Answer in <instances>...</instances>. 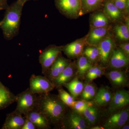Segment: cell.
<instances>
[{"label": "cell", "mask_w": 129, "mask_h": 129, "mask_svg": "<svg viewBox=\"0 0 129 129\" xmlns=\"http://www.w3.org/2000/svg\"><path fill=\"white\" fill-rule=\"evenodd\" d=\"M69 107L57 95L37 94L35 109L45 116L51 125L60 128Z\"/></svg>", "instance_id": "obj_1"}, {"label": "cell", "mask_w": 129, "mask_h": 129, "mask_svg": "<svg viewBox=\"0 0 129 129\" xmlns=\"http://www.w3.org/2000/svg\"><path fill=\"white\" fill-rule=\"evenodd\" d=\"M25 3L22 0H17L6 8L4 18L0 22V28L7 40L13 39L18 35L22 11Z\"/></svg>", "instance_id": "obj_2"}, {"label": "cell", "mask_w": 129, "mask_h": 129, "mask_svg": "<svg viewBox=\"0 0 129 129\" xmlns=\"http://www.w3.org/2000/svg\"><path fill=\"white\" fill-rule=\"evenodd\" d=\"M60 13L68 18L76 19L81 16L80 0H54Z\"/></svg>", "instance_id": "obj_3"}, {"label": "cell", "mask_w": 129, "mask_h": 129, "mask_svg": "<svg viewBox=\"0 0 129 129\" xmlns=\"http://www.w3.org/2000/svg\"><path fill=\"white\" fill-rule=\"evenodd\" d=\"M17 105L15 111L24 115L34 109L37 100V94L32 93L29 88L16 95Z\"/></svg>", "instance_id": "obj_4"}, {"label": "cell", "mask_w": 129, "mask_h": 129, "mask_svg": "<svg viewBox=\"0 0 129 129\" xmlns=\"http://www.w3.org/2000/svg\"><path fill=\"white\" fill-rule=\"evenodd\" d=\"M63 46L51 45L41 52L39 57V61L41 65L42 73L43 74L61 53Z\"/></svg>", "instance_id": "obj_5"}, {"label": "cell", "mask_w": 129, "mask_h": 129, "mask_svg": "<svg viewBox=\"0 0 129 129\" xmlns=\"http://www.w3.org/2000/svg\"><path fill=\"white\" fill-rule=\"evenodd\" d=\"M29 90L37 94L50 93L55 88L50 80L45 76L32 75L29 79Z\"/></svg>", "instance_id": "obj_6"}, {"label": "cell", "mask_w": 129, "mask_h": 129, "mask_svg": "<svg viewBox=\"0 0 129 129\" xmlns=\"http://www.w3.org/2000/svg\"><path fill=\"white\" fill-rule=\"evenodd\" d=\"M88 126L83 115L72 109V111H67L60 128L85 129L87 128Z\"/></svg>", "instance_id": "obj_7"}, {"label": "cell", "mask_w": 129, "mask_h": 129, "mask_svg": "<svg viewBox=\"0 0 129 129\" xmlns=\"http://www.w3.org/2000/svg\"><path fill=\"white\" fill-rule=\"evenodd\" d=\"M113 113L106 120L103 125L104 129H120L128 120L129 108L121 109Z\"/></svg>", "instance_id": "obj_8"}, {"label": "cell", "mask_w": 129, "mask_h": 129, "mask_svg": "<svg viewBox=\"0 0 129 129\" xmlns=\"http://www.w3.org/2000/svg\"><path fill=\"white\" fill-rule=\"evenodd\" d=\"M129 103V91L124 89L118 90L113 95L108 112L112 113L127 106Z\"/></svg>", "instance_id": "obj_9"}, {"label": "cell", "mask_w": 129, "mask_h": 129, "mask_svg": "<svg viewBox=\"0 0 129 129\" xmlns=\"http://www.w3.org/2000/svg\"><path fill=\"white\" fill-rule=\"evenodd\" d=\"M86 38L87 35L63 46L62 51L70 59L77 58L82 55L85 46L87 45Z\"/></svg>", "instance_id": "obj_10"}, {"label": "cell", "mask_w": 129, "mask_h": 129, "mask_svg": "<svg viewBox=\"0 0 129 129\" xmlns=\"http://www.w3.org/2000/svg\"><path fill=\"white\" fill-rule=\"evenodd\" d=\"M129 58L125 55L120 48H113L108 63L109 68L115 70L124 68L128 65Z\"/></svg>", "instance_id": "obj_11"}, {"label": "cell", "mask_w": 129, "mask_h": 129, "mask_svg": "<svg viewBox=\"0 0 129 129\" xmlns=\"http://www.w3.org/2000/svg\"><path fill=\"white\" fill-rule=\"evenodd\" d=\"M76 62L71 61L58 76L51 81L55 88L62 87L64 84L72 80L76 76Z\"/></svg>", "instance_id": "obj_12"}, {"label": "cell", "mask_w": 129, "mask_h": 129, "mask_svg": "<svg viewBox=\"0 0 129 129\" xmlns=\"http://www.w3.org/2000/svg\"><path fill=\"white\" fill-rule=\"evenodd\" d=\"M115 46L114 41L109 35L97 46L99 52V60L103 66L108 64L113 48Z\"/></svg>", "instance_id": "obj_13"}, {"label": "cell", "mask_w": 129, "mask_h": 129, "mask_svg": "<svg viewBox=\"0 0 129 129\" xmlns=\"http://www.w3.org/2000/svg\"><path fill=\"white\" fill-rule=\"evenodd\" d=\"M71 61L69 59L62 56L61 53L57 58L49 69L45 73L44 76L52 81L58 76Z\"/></svg>", "instance_id": "obj_14"}, {"label": "cell", "mask_w": 129, "mask_h": 129, "mask_svg": "<svg viewBox=\"0 0 129 129\" xmlns=\"http://www.w3.org/2000/svg\"><path fill=\"white\" fill-rule=\"evenodd\" d=\"M110 26L99 28H90L87 35L86 45L89 46H97L102 40L109 34Z\"/></svg>", "instance_id": "obj_15"}, {"label": "cell", "mask_w": 129, "mask_h": 129, "mask_svg": "<svg viewBox=\"0 0 129 129\" xmlns=\"http://www.w3.org/2000/svg\"><path fill=\"white\" fill-rule=\"evenodd\" d=\"M103 11L111 22H116L124 18L122 12L114 4L111 0H103Z\"/></svg>", "instance_id": "obj_16"}, {"label": "cell", "mask_w": 129, "mask_h": 129, "mask_svg": "<svg viewBox=\"0 0 129 129\" xmlns=\"http://www.w3.org/2000/svg\"><path fill=\"white\" fill-rule=\"evenodd\" d=\"M114 87L119 88L128 85V81L126 74L120 70H115L104 74Z\"/></svg>", "instance_id": "obj_17"}, {"label": "cell", "mask_w": 129, "mask_h": 129, "mask_svg": "<svg viewBox=\"0 0 129 129\" xmlns=\"http://www.w3.org/2000/svg\"><path fill=\"white\" fill-rule=\"evenodd\" d=\"M25 118L14 111L8 114L2 127L3 129H22Z\"/></svg>", "instance_id": "obj_18"}, {"label": "cell", "mask_w": 129, "mask_h": 129, "mask_svg": "<svg viewBox=\"0 0 129 129\" xmlns=\"http://www.w3.org/2000/svg\"><path fill=\"white\" fill-rule=\"evenodd\" d=\"M27 118L35 125L37 129H48L51 128L50 124L43 114L34 109L24 114Z\"/></svg>", "instance_id": "obj_19"}, {"label": "cell", "mask_w": 129, "mask_h": 129, "mask_svg": "<svg viewBox=\"0 0 129 129\" xmlns=\"http://www.w3.org/2000/svg\"><path fill=\"white\" fill-rule=\"evenodd\" d=\"M90 27H103L109 25L111 22L102 10L92 12L90 17Z\"/></svg>", "instance_id": "obj_20"}, {"label": "cell", "mask_w": 129, "mask_h": 129, "mask_svg": "<svg viewBox=\"0 0 129 129\" xmlns=\"http://www.w3.org/2000/svg\"><path fill=\"white\" fill-rule=\"evenodd\" d=\"M16 97L0 81V110L16 102Z\"/></svg>", "instance_id": "obj_21"}, {"label": "cell", "mask_w": 129, "mask_h": 129, "mask_svg": "<svg viewBox=\"0 0 129 129\" xmlns=\"http://www.w3.org/2000/svg\"><path fill=\"white\" fill-rule=\"evenodd\" d=\"M81 16L101 10L103 0H80Z\"/></svg>", "instance_id": "obj_22"}, {"label": "cell", "mask_w": 129, "mask_h": 129, "mask_svg": "<svg viewBox=\"0 0 129 129\" xmlns=\"http://www.w3.org/2000/svg\"><path fill=\"white\" fill-rule=\"evenodd\" d=\"M77 58L76 76L80 80H84L86 73L94 64L91 62L83 55L79 56Z\"/></svg>", "instance_id": "obj_23"}, {"label": "cell", "mask_w": 129, "mask_h": 129, "mask_svg": "<svg viewBox=\"0 0 129 129\" xmlns=\"http://www.w3.org/2000/svg\"><path fill=\"white\" fill-rule=\"evenodd\" d=\"M113 95L108 87H102L97 91L94 98V102L99 106H107L111 102Z\"/></svg>", "instance_id": "obj_24"}, {"label": "cell", "mask_w": 129, "mask_h": 129, "mask_svg": "<svg viewBox=\"0 0 129 129\" xmlns=\"http://www.w3.org/2000/svg\"><path fill=\"white\" fill-rule=\"evenodd\" d=\"M84 85V84L81 81L80 79L76 76L72 80L64 84L63 86L68 90L71 95L75 100L79 96H80Z\"/></svg>", "instance_id": "obj_25"}, {"label": "cell", "mask_w": 129, "mask_h": 129, "mask_svg": "<svg viewBox=\"0 0 129 129\" xmlns=\"http://www.w3.org/2000/svg\"><path fill=\"white\" fill-rule=\"evenodd\" d=\"M105 67L97 63L93 64L86 74L85 77L86 83H91V81L100 78L105 73Z\"/></svg>", "instance_id": "obj_26"}, {"label": "cell", "mask_w": 129, "mask_h": 129, "mask_svg": "<svg viewBox=\"0 0 129 129\" xmlns=\"http://www.w3.org/2000/svg\"><path fill=\"white\" fill-rule=\"evenodd\" d=\"M99 110L94 105L86 108L81 114L89 126L96 123L99 117Z\"/></svg>", "instance_id": "obj_27"}, {"label": "cell", "mask_w": 129, "mask_h": 129, "mask_svg": "<svg viewBox=\"0 0 129 129\" xmlns=\"http://www.w3.org/2000/svg\"><path fill=\"white\" fill-rule=\"evenodd\" d=\"M115 38L120 41L127 42L129 40V29L124 23H119L113 28Z\"/></svg>", "instance_id": "obj_28"}, {"label": "cell", "mask_w": 129, "mask_h": 129, "mask_svg": "<svg viewBox=\"0 0 129 129\" xmlns=\"http://www.w3.org/2000/svg\"><path fill=\"white\" fill-rule=\"evenodd\" d=\"M98 90L94 85L91 83H86L80 95L82 100L89 101L94 99Z\"/></svg>", "instance_id": "obj_29"}, {"label": "cell", "mask_w": 129, "mask_h": 129, "mask_svg": "<svg viewBox=\"0 0 129 129\" xmlns=\"http://www.w3.org/2000/svg\"><path fill=\"white\" fill-rule=\"evenodd\" d=\"M82 55L87 58L92 64L99 61V51L97 46H88L84 49Z\"/></svg>", "instance_id": "obj_30"}, {"label": "cell", "mask_w": 129, "mask_h": 129, "mask_svg": "<svg viewBox=\"0 0 129 129\" xmlns=\"http://www.w3.org/2000/svg\"><path fill=\"white\" fill-rule=\"evenodd\" d=\"M59 97L66 105L71 108L73 107L75 100L71 95L69 94L62 87L57 88Z\"/></svg>", "instance_id": "obj_31"}, {"label": "cell", "mask_w": 129, "mask_h": 129, "mask_svg": "<svg viewBox=\"0 0 129 129\" xmlns=\"http://www.w3.org/2000/svg\"><path fill=\"white\" fill-rule=\"evenodd\" d=\"M93 105L94 103L90 101H87L83 100L75 101L73 107L72 109L81 114L86 108Z\"/></svg>", "instance_id": "obj_32"}, {"label": "cell", "mask_w": 129, "mask_h": 129, "mask_svg": "<svg viewBox=\"0 0 129 129\" xmlns=\"http://www.w3.org/2000/svg\"><path fill=\"white\" fill-rule=\"evenodd\" d=\"M114 5L122 12L124 15L125 9L127 0H111Z\"/></svg>", "instance_id": "obj_33"}, {"label": "cell", "mask_w": 129, "mask_h": 129, "mask_svg": "<svg viewBox=\"0 0 129 129\" xmlns=\"http://www.w3.org/2000/svg\"><path fill=\"white\" fill-rule=\"evenodd\" d=\"M119 47L121 49L125 55L129 58V43L128 42L121 43L119 45Z\"/></svg>", "instance_id": "obj_34"}, {"label": "cell", "mask_w": 129, "mask_h": 129, "mask_svg": "<svg viewBox=\"0 0 129 129\" xmlns=\"http://www.w3.org/2000/svg\"><path fill=\"white\" fill-rule=\"evenodd\" d=\"M36 127L29 119L25 118V122L22 129H36Z\"/></svg>", "instance_id": "obj_35"}, {"label": "cell", "mask_w": 129, "mask_h": 129, "mask_svg": "<svg viewBox=\"0 0 129 129\" xmlns=\"http://www.w3.org/2000/svg\"><path fill=\"white\" fill-rule=\"evenodd\" d=\"M8 0H0V11L6 9L8 6Z\"/></svg>", "instance_id": "obj_36"}, {"label": "cell", "mask_w": 129, "mask_h": 129, "mask_svg": "<svg viewBox=\"0 0 129 129\" xmlns=\"http://www.w3.org/2000/svg\"><path fill=\"white\" fill-rule=\"evenodd\" d=\"M90 129H104V127H101L100 126H92L91 127H90Z\"/></svg>", "instance_id": "obj_37"}, {"label": "cell", "mask_w": 129, "mask_h": 129, "mask_svg": "<svg viewBox=\"0 0 129 129\" xmlns=\"http://www.w3.org/2000/svg\"><path fill=\"white\" fill-rule=\"evenodd\" d=\"M121 128L122 129H129V125H125V124Z\"/></svg>", "instance_id": "obj_38"}, {"label": "cell", "mask_w": 129, "mask_h": 129, "mask_svg": "<svg viewBox=\"0 0 129 129\" xmlns=\"http://www.w3.org/2000/svg\"><path fill=\"white\" fill-rule=\"evenodd\" d=\"M22 1H23L25 3H26L28 1H32V0H22ZM32 1H39V0H32Z\"/></svg>", "instance_id": "obj_39"}]
</instances>
